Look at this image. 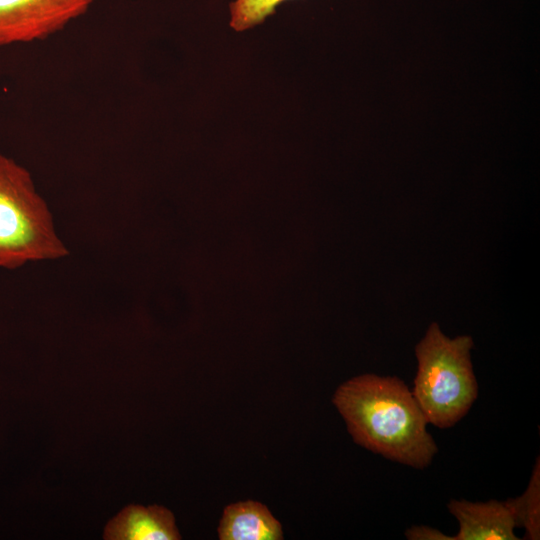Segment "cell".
<instances>
[{
  "label": "cell",
  "mask_w": 540,
  "mask_h": 540,
  "mask_svg": "<svg viewBox=\"0 0 540 540\" xmlns=\"http://www.w3.org/2000/svg\"><path fill=\"white\" fill-rule=\"evenodd\" d=\"M405 536L410 540H454L453 537L428 526H413L406 530Z\"/></svg>",
  "instance_id": "30bf717a"
},
{
  "label": "cell",
  "mask_w": 540,
  "mask_h": 540,
  "mask_svg": "<svg viewBox=\"0 0 540 540\" xmlns=\"http://www.w3.org/2000/svg\"><path fill=\"white\" fill-rule=\"evenodd\" d=\"M517 527L526 530L527 538H540V464L539 457L534 466L529 484L525 492L514 499H508Z\"/></svg>",
  "instance_id": "ba28073f"
},
{
  "label": "cell",
  "mask_w": 540,
  "mask_h": 540,
  "mask_svg": "<svg viewBox=\"0 0 540 540\" xmlns=\"http://www.w3.org/2000/svg\"><path fill=\"white\" fill-rule=\"evenodd\" d=\"M472 347L470 336L449 338L437 323L416 345L418 368L411 392L428 424L443 429L454 426L477 399Z\"/></svg>",
  "instance_id": "7a4b0ae2"
},
{
  "label": "cell",
  "mask_w": 540,
  "mask_h": 540,
  "mask_svg": "<svg viewBox=\"0 0 540 540\" xmlns=\"http://www.w3.org/2000/svg\"><path fill=\"white\" fill-rule=\"evenodd\" d=\"M459 522L454 540H518L513 511L506 502L451 500L447 505Z\"/></svg>",
  "instance_id": "5b68a950"
},
{
  "label": "cell",
  "mask_w": 540,
  "mask_h": 540,
  "mask_svg": "<svg viewBox=\"0 0 540 540\" xmlns=\"http://www.w3.org/2000/svg\"><path fill=\"white\" fill-rule=\"evenodd\" d=\"M94 0H0V47L43 40L90 8Z\"/></svg>",
  "instance_id": "277c9868"
},
{
  "label": "cell",
  "mask_w": 540,
  "mask_h": 540,
  "mask_svg": "<svg viewBox=\"0 0 540 540\" xmlns=\"http://www.w3.org/2000/svg\"><path fill=\"white\" fill-rule=\"evenodd\" d=\"M218 535L221 540H280V522L268 508L256 501L228 505L223 512Z\"/></svg>",
  "instance_id": "52a82bcc"
},
{
  "label": "cell",
  "mask_w": 540,
  "mask_h": 540,
  "mask_svg": "<svg viewBox=\"0 0 540 540\" xmlns=\"http://www.w3.org/2000/svg\"><path fill=\"white\" fill-rule=\"evenodd\" d=\"M106 540H179L170 510L160 505H128L106 525Z\"/></svg>",
  "instance_id": "8992f818"
},
{
  "label": "cell",
  "mask_w": 540,
  "mask_h": 540,
  "mask_svg": "<svg viewBox=\"0 0 540 540\" xmlns=\"http://www.w3.org/2000/svg\"><path fill=\"white\" fill-rule=\"evenodd\" d=\"M68 254L30 172L0 154V269L14 270Z\"/></svg>",
  "instance_id": "3957f363"
},
{
  "label": "cell",
  "mask_w": 540,
  "mask_h": 540,
  "mask_svg": "<svg viewBox=\"0 0 540 540\" xmlns=\"http://www.w3.org/2000/svg\"><path fill=\"white\" fill-rule=\"evenodd\" d=\"M332 401L353 440L374 453L423 469L438 451L412 392L397 377H353L337 388Z\"/></svg>",
  "instance_id": "6da1fadb"
},
{
  "label": "cell",
  "mask_w": 540,
  "mask_h": 540,
  "mask_svg": "<svg viewBox=\"0 0 540 540\" xmlns=\"http://www.w3.org/2000/svg\"><path fill=\"white\" fill-rule=\"evenodd\" d=\"M288 0H235L230 3V26L237 32L248 30L265 21L276 8Z\"/></svg>",
  "instance_id": "9c48e42d"
}]
</instances>
